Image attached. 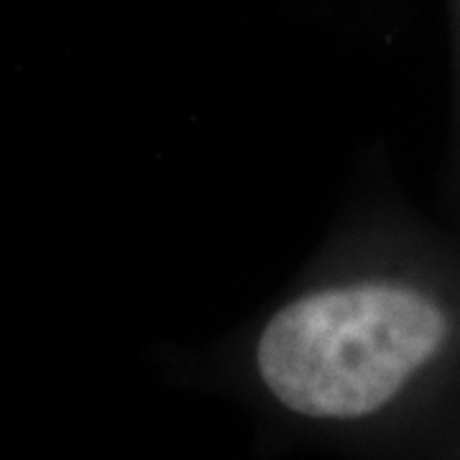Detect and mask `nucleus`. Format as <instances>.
<instances>
[{
	"label": "nucleus",
	"instance_id": "f257e3e1",
	"mask_svg": "<svg viewBox=\"0 0 460 460\" xmlns=\"http://www.w3.org/2000/svg\"><path fill=\"white\" fill-rule=\"evenodd\" d=\"M460 343V307L414 274H356L296 292L263 320L251 366L279 410L314 425L376 420Z\"/></svg>",
	"mask_w": 460,
	"mask_h": 460
}]
</instances>
